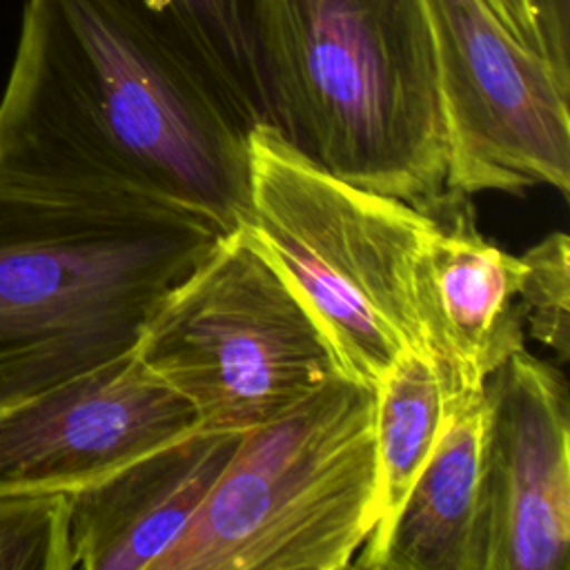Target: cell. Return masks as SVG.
Masks as SVG:
<instances>
[{
	"label": "cell",
	"instance_id": "11",
	"mask_svg": "<svg viewBox=\"0 0 570 570\" xmlns=\"http://www.w3.org/2000/svg\"><path fill=\"white\" fill-rule=\"evenodd\" d=\"M240 434L194 428L67 492L71 570H151L189 525Z\"/></svg>",
	"mask_w": 570,
	"mask_h": 570
},
{
	"label": "cell",
	"instance_id": "6",
	"mask_svg": "<svg viewBox=\"0 0 570 570\" xmlns=\"http://www.w3.org/2000/svg\"><path fill=\"white\" fill-rule=\"evenodd\" d=\"M200 428L245 432L343 376L314 316L243 225L154 305L134 343Z\"/></svg>",
	"mask_w": 570,
	"mask_h": 570
},
{
	"label": "cell",
	"instance_id": "17",
	"mask_svg": "<svg viewBox=\"0 0 570 570\" xmlns=\"http://www.w3.org/2000/svg\"><path fill=\"white\" fill-rule=\"evenodd\" d=\"M539 45L557 78L570 87V0H528Z\"/></svg>",
	"mask_w": 570,
	"mask_h": 570
},
{
	"label": "cell",
	"instance_id": "3",
	"mask_svg": "<svg viewBox=\"0 0 570 570\" xmlns=\"http://www.w3.org/2000/svg\"><path fill=\"white\" fill-rule=\"evenodd\" d=\"M216 236L0 180V407L129 352Z\"/></svg>",
	"mask_w": 570,
	"mask_h": 570
},
{
	"label": "cell",
	"instance_id": "9",
	"mask_svg": "<svg viewBox=\"0 0 570 570\" xmlns=\"http://www.w3.org/2000/svg\"><path fill=\"white\" fill-rule=\"evenodd\" d=\"M488 570L570 566V399L559 367L512 352L488 379Z\"/></svg>",
	"mask_w": 570,
	"mask_h": 570
},
{
	"label": "cell",
	"instance_id": "13",
	"mask_svg": "<svg viewBox=\"0 0 570 570\" xmlns=\"http://www.w3.org/2000/svg\"><path fill=\"white\" fill-rule=\"evenodd\" d=\"M452 396V385L430 352H407L374 390V525L352 566L374 570L401 503L443 434Z\"/></svg>",
	"mask_w": 570,
	"mask_h": 570
},
{
	"label": "cell",
	"instance_id": "7",
	"mask_svg": "<svg viewBox=\"0 0 570 570\" xmlns=\"http://www.w3.org/2000/svg\"><path fill=\"white\" fill-rule=\"evenodd\" d=\"M448 138L445 189L570 187V87L485 0H425Z\"/></svg>",
	"mask_w": 570,
	"mask_h": 570
},
{
	"label": "cell",
	"instance_id": "14",
	"mask_svg": "<svg viewBox=\"0 0 570 570\" xmlns=\"http://www.w3.org/2000/svg\"><path fill=\"white\" fill-rule=\"evenodd\" d=\"M183 56L254 129L267 107L254 36V0H120Z\"/></svg>",
	"mask_w": 570,
	"mask_h": 570
},
{
	"label": "cell",
	"instance_id": "18",
	"mask_svg": "<svg viewBox=\"0 0 570 570\" xmlns=\"http://www.w3.org/2000/svg\"><path fill=\"white\" fill-rule=\"evenodd\" d=\"M485 2L521 45H525L528 49H532L534 53H539L543 58L534 16H532L528 0H485Z\"/></svg>",
	"mask_w": 570,
	"mask_h": 570
},
{
	"label": "cell",
	"instance_id": "12",
	"mask_svg": "<svg viewBox=\"0 0 570 570\" xmlns=\"http://www.w3.org/2000/svg\"><path fill=\"white\" fill-rule=\"evenodd\" d=\"M488 396L454 394L443 434L401 503L374 570H488Z\"/></svg>",
	"mask_w": 570,
	"mask_h": 570
},
{
	"label": "cell",
	"instance_id": "15",
	"mask_svg": "<svg viewBox=\"0 0 570 570\" xmlns=\"http://www.w3.org/2000/svg\"><path fill=\"white\" fill-rule=\"evenodd\" d=\"M517 303L525 332L566 361L570 354V240L550 232L519 256Z\"/></svg>",
	"mask_w": 570,
	"mask_h": 570
},
{
	"label": "cell",
	"instance_id": "8",
	"mask_svg": "<svg viewBox=\"0 0 570 570\" xmlns=\"http://www.w3.org/2000/svg\"><path fill=\"white\" fill-rule=\"evenodd\" d=\"M200 428L134 350L0 407V492H71Z\"/></svg>",
	"mask_w": 570,
	"mask_h": 570
},
{
	"label": "cell",
	"instance_id": "5",
	"mask_svg": "<svg viewBox=\"0 0 570 570\" xmlns=\"http://www.w3.org/2000/svg\"><path fill=\"white\" fill-rule=\"evenodd\" d=\"M374 392L347 376L245 430L151 570H341L374 525Z\"/></svg>",
	"mask_w": 570,
	"mask_h": 570
},
{
	"label": "cell",
	"instance_id": "2",
	"mask_svg": "<svg viewBox=\"0 0 570 570\" xmlns=\"http://www.w3.org/2000/svg\"><path fill=\"white\" fill-rule=\"evenodd\" d=\"M267 125L358 187L425 209L448 138L425 0H254Z\"/></svg>",
	"mask_w": 570,
	"mask_h": 570
},
{
	"label": "cell",
	"instance_id": "16",
	"mask_svg": "<svg viewBox=\"0 0 570 570\" xmlns=\"http://www.w3.org/2000/svg\"><path fill=\"white\" fill-rule=\"evenodd\" d=\"M0 570H71L67 492H0Z\"/></svg>",
	"mask_w": 570,
	"mask_h": 570
},
{
	"label": "cell",
	"instance_id": "10",
	"mask_svg": "<svg viewBox=\"0 0 570 570\" xmlns=\"http://www.w3.org/2000/svg\"><path fill=\"white\" fill-rule=\"evenodd\" d=\"M428 229L414 289L430 352L452 392H479L519 347L525 323L517 303L521 261L476 227L468 194L445 189L425 209Z\"/></svg>",
	"mask_w": 570,
	"mask_h": 570
},
{
	"label": "cell",
	"instance_id": "4",
	"mask_svg": "<svg viewBox=\"0 0 570 570\" xmlns=\"http://www.w3.org/2000/svg\"><path fill=\"white\" fill-rule=\"evenodd\" d=\"M238 225L314 316L343 376L374 392L407 352H430L414 289L425 212L334 176L261 125L247 136Z\"/></svg>",
	"mask_w": 570,
	"mask_h": 570
},
{
	"label": "cell",
	"instance_id": "1",
	"mask_svg": "<svg viewBox=\"0 0 570 570\" xmlns=\"http://www.w3.org/2000/svg\"><path fill=\"white\" fill-rule=\"evenodd\" d=\"M249 127L120 0H27L0 98V180L229 232Z\"/></svg>",
	"mask_w": 570,
	"mask_h": 570
}]
</instances>
